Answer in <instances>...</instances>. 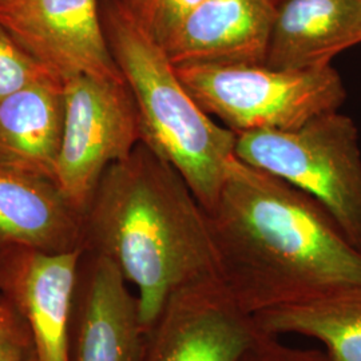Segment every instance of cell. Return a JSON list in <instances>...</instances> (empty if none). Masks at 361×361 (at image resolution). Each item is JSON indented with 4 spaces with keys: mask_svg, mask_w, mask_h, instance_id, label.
Listing matches in <instances>:
<instances>
[{
    "mask_svg": "<svg viewBox=\"0 0 361 361\" xmlns=\"http://www.w3.org/2000/svg\"><path fill=\"white\" fill-rule=\"evenodd\" d=\"M207 212L219 279L253 316L361 285V250L326 210L235 155Z\"/></svg>",
    "mask_w": 361,
    "mask_h": 361,
    "instance_id": "1",
    "label": "cell"
},
{
    "mask_svg": "<svg viewBox=\"0 0 361 361\" xmlns=\"http://www.w3.org/2000/svg\"><path fill=\"white\" fill-rule=\"evenodd\" d=\"M83 235L85 250L109 258L135 286L146 331L171 293L219 276L205 207L180 171L142 141L104 171Z\"/></svg>",
    "mask_w": 361,
    "mask_h": 361,
    "instance_id": "2",
    "label": "cell"
},
{
    "mask_svg": "<svg viewBox=\"0 0 361 361\" xmlns=\"http://www.w3.org/2000/svg\"><path fill=\"white\" fill-rule=\"evenodd\" d=\"M106 38L137 106L142 142L180 173L201 205L213 207L237 134L194 99L165 49L125 7L101 3Z\"/></svg>",
    "mask_w": 361,
    "mask_h": 361,
    "instance_id": "3",
    "label": "cell"
},
{
    "mask_svg": "<svg viewBox=\"0 0 361 361\" xmlns=\"http://www.w3.org/2000/svg\"><path fill=\"white\" fill-rule=\"evenodd\" d=\"M234 154L317 201L361 250L360 137L350 116L337 110L296 129L241 133Z\"/></svg>",
    "mask_w": 361,
    "mask_h": 361,
    "instance_id": "4",
    "label": "cell"
},
{
    "mask_svg": "<svg viewBox=\"0 0 361 361\" xmlns=\"http://www.w3.org/2000/svg\"><path fill=\"white\" fill-rule=\"evenodd\" d=\"M182 83L209 116L235 134L292 130L347 99L343 78L332 65L308 70L265 63L176 66Z\"/></svg>",
    "mask_w": 361,
    "mask_h": 361,
    "instance_id": "5",
    "label": "cell"
},
{
    "mask_svg": "<svg viewBox=\"0 0 361 361\" xmlns=\"http://www.w3.org/2000/svg\"><path fill=\"white\" fill-rule=\"evenodd\" d=\"M142 141L125 80L79 75L65 82V123L54 182L79 214L104 171Z\"/></svg>",
    "mask_w": 361,
    "mask_h": 361,
    "instance_id": "6",
    "label": "cell"
},
{
    "mask_svg": "<svg viewBox=\"0 0 361 361\" xmlns=\"http://www.w3.org/2000/svg\"><path fill=\"white\" fill-rule=\"evenodd\" d=\"M262 329L219 276L169 296L146 331L141 361H241Z\"/></svg>",
    "mask_w": 361,
    "mask_h": 361,
    "instance_id": "7",
    "label": "cell"
},
{
    "mask_svg": "<svg viewBox=\"0 0 361 361\" xmlns=\"http://www.w3.org/2000/svg\"><path fill=\"white\" fill-rule=\"evenodd\" d=\"M0 23L54 77L125 80L104 32L99 0H0Z\"/></svg>",
    "mask_w": 361,
    "mask_h": 361,
    "instance_id": "8",
    "label": "cell"
},
{
    "mask_svg": "<svg viewBox=\"0 0 361 361\" xmlns=\"http://www.w3.org/2000/svg\"><path fill=\"white\" fill-rule=\"evenodd\" d=\"M85 250L1 246L0 297L26 322L39 361H70V325Z\"/></svg>",
    "mask_w": 361,
    "mask_h": 361,
    "instance_id": "9",
    "label": "cell"
},
{
    "mask_svg": "<svg viewBox=\"0 0 361 361\" xmlns=\"http://www.w3.org/2000/svg\"><path fill=\"white\" fill-rule=\"evenodd\" d=\"M146 329L137 296L109 258L85 250L70 325V361H141Z\"/></svg>",
    "mask_w": 361,
    "mask_h": 361,
    "instance_id": "10",
    "label": "cell"
},
{
    "mask_svg": "<svg viewBox=\"0 0 361 361\" xmlns=\"http://www.w3.org/2000/svg\"><path fill=\"white\" fill-rule=\"evenodd\" d=\"M276 0H205L164 49L174 66L265 63Z\"/></svg>",
    "mask_w": 361,
    "mask_h": 361,
    "instance_id": "11",
    "label": "cell"
},
{
    "mask_svg": "<svg viewBox=\"0 0 361 361\" xmlns=\"http://www.w3.org/2000/svg\"><path fill=\"white\" fill-rule=\"evenodd\" d=\"M360 43L361 0H276L265 65H332L336 55Z\"/></svg>",
    "mask_w": 361,
    "mask_h": 361,
    "instance_id": "12",
    "label": "cell"
},
{
    "mask_svg": "<svg viewBox=\"0 0 361 361\" xmlns=\"http://www.w3.org/2000/svg\"><path fill=\"white\" fill-rule=\"evenodd\" d=\"M0 246L85 250L83 216L55 182L0 165Z\"/></svg>",
    "mask_w": 361,
    "mask_h": 361,
    "instance_id": "13",
    "label": "cell"
},
{
    "mask_svg": "<svg viewBox=\"0 0 361 361\" xmlns=\"http://www.w3.org/2000/svg\"><path fill=\"white\" fill-rule=\"evenodd\" d=\"M65 123V82L46 77L0 101V165L54 182Z\"/></svg>",
    "mask_w": 361,
    "mask_h": 361,
    "instance_id": "14",
    "label": "cell"
},
{
    "mask_svg": "<svg viewBox=\"0 0 361 361\" xmlns=\"http://www.w3.org/2000/svg\"><path fill=\"white\" fill-rule=\"evenodd\" d=\"M256 320L271 335L307 336L320 341L332 361H361V285L262 312Z\"/></svg>",
    "mask_w": 361,
    "mask_h": 361,
    "instance_id": "15",
    "label": "cell"
},
{
    "mask_svg": "<svg viewBox=\"0 0 361 361\" xmlns=\"http://www.w3.org/2000/svg\"><path fill=\"white\" fill-rule=\"evenodd\" d=\"M50 75L0 23V101Z\"/></svg>",
    "mask_w": 361,
    "mask_h": 361,
    "instance_id": "16",
    "label": "cell"
},
{
    "mask_svg": "<svg viewBox=\"0 0 361 361\" xmlns=\"http://www.w3.org/2000/svg\"><path fill=\"white\" fill-rule=\"evenodd\" d=\"M205 0H141L135 18L164 47L183 19Z\"/></svg>",
    "mask_w": 361,
    "mask_h": 361,
    "instance_id": "17",
    "label": "cell"
},
{
    "mask_svg": "<svg viewBox=\"0 0 361 361\" xmlns=\"http://www.w3.org/2000/svg\"><path fill=\"white\" fill-rule=\"evenodd\" d=\"M1 301L4 308L0 314V361H39L26 322L3 298Z\"/></svg>",
    "mask_w": 361,
    "mask_h": 361,
    "instance_id": "18",
    "label": "cell"
},
{
    "mask_svg": "<svg viewBox=\"0 0 361 361\" xmlns=\"http://www.w3.org/2000/svg\"><path fill=\"white\" fill-rule=\"evenodd\" d=\"M241 361H332L323 349L296 348L286 345L280 336L262 331Z\"/></svg>",
    "mask_w": 361,
    "mask_h": 361,
    "instance_id": "19",
    "label": "cell"
},
{
    "mask_svg": "<svg viewBox=\"0 0 361 361\" xmlns=\"http://www.w3.org/2000/svg\"><path fill=\"white\" fill-rule=\"evenodd\" d=\"M110 1H113V3H116V4H119V6H122V7H125L126 10H129L130 13H133L135 15L141 0H110Z\"/></svg>",
    "mask_w": 361,
    "mask_h": 361,
    "instance_id": "20",
    "label": "cell"
},
{
    "mask_svg": "<svg viewBox=\"0 0 361 361\" xmlns=\"http://www.w3.org/2000/svg\"><path fill=\"white\" fill-rule=\"evenodd\" d=\"M0 257H1V246H0ZM3 301H1V298H0V314H1V312H3Z\"/></svg>",
    "mask_w": 361,
    "mask_h": 361,
    "instance_id": "21",
    "label": "cell"
}]
</instances>
